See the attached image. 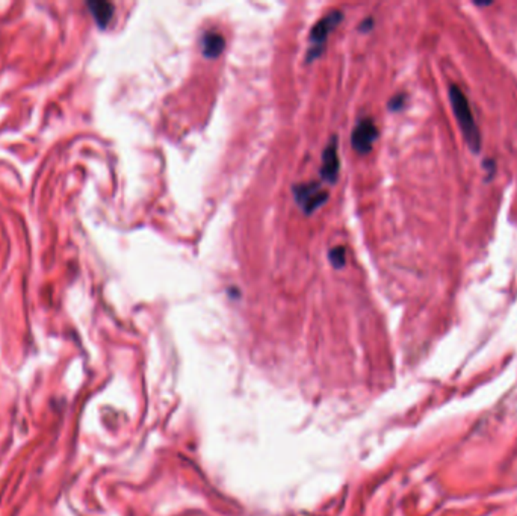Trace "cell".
<instances>
[{
  "label": "cell",
  "mask_w": 517,
  "mask_h": 516,
  "mask_svg": "<svg viewBox=\"0 0 517 516\" xmlns=\"http://www.w3.org/2000/svg\"><path fill=\"white\" fill-rule=\"evenodd\" d=\"M475 5H476V6H490L491 2H476Z\"/></svg>",
  "instance_id": "8fae6325"
},
{
  "label": "cell",
  "mask_w": 517,
  "mask_h": 516,
  "mask_svg": "<svg viewBox=\"0 0 517 516\" xmlns=\"http://www.w3.org/2000/svg\"><path fill=\"white\" fill-rule=\"evenodd\" d=\"M88 8L100 28H106L114 17V5L109 2H88Z\"/></svg>",
  "instance_id": "52a82bcc"
},
{
  "label": "cell",
  "mask_w": 517,
  "mask_h": 516,
  "mask_svg": "<svg viewBox=\"0 0 517 516\" xmlns=\"http://www.w3.org/2000/svg\"><path fill=\"white\" fill-rule=\"evenodd\" d=\"M339 170H341V161H339V153H338V138L333 137L323 153L321 177H323L328 183H334L336 181H338Z\"/></svg>",
  "instance_id": "5b68a950"
},
{
  "label": "cell",
  "mask_w": 517,
  "mask_h": 516,
  "mask_svg": "<svg viewBox=\"0 0 517 516\" xmlns=\"http://www.w3.org/2000/svg\"><path fill=\"white\" fill-rule=\"evenodd\" d=\"M343 19V12L342 11H332L327 15H324L315 26L310 30V47H309V53H307V61L312 62L315 58H318L321 52H323L325 41L328 35H330L333 30L338 28L339 23Z\"/></svg>",
  "instance_id": "7a4b0ae2"
},
{
  "label": "cell",
  "mask_w": 517,
  "mask_h": 516,
  "mask_svg": "<svg viewBox=\"0 0 517 516\" xmlns=\"http://www.w3.org/2000/svg\"><path fill=\"white\" fill-rule=\"evenodd\" d=\"M372 25H374V20L372 19H366V20L362 21V26H360V29H362V30H369L372 28Z\"/></svg>",
  "instance_id": "30bf717a"
},
{
  "label": "cell",
  "mask_w": 517,
  "mask_h": 516,
  "mask_svg": "<svg viewBox=\"0 0 517 516\" xmlns=\"http://www.w3.org/2000/svg\"><path fill=\"white\" fill-rule=\"evenodd\" d=\"M330 262L334 268H343L347 264V250L342 246H338L330 250Z\"/></svg>",
  "instance_id": "ba28073f"
},
{
  "label": "cell",
  "mask_w": 517,
  "mask_h": 516,
  "mask_svg": "<svg viewBox=\"0 0 517 516\" xmlns=\"http://www.w3.org/2000/svg\"><path fill=\"white\" fill-rule=\"evenodd\" d=\"M294 197L304 214H313L328 200V192L319 182L298 183L294 186Z\"/></svg>",
  "instance_id": "3957f363"
},
{
  "label": "cell",
  "mask_w": 517,
  "mask_h": 516,
  "mask_svg": "<svg viewBox=\"0 0 517 516\" xmlns=\"http://www.w3.org/2000/svg\"><path fill=\"white\" fill-rule=\"evenodd\" d=\"M405 103V96H403V94H399V96H395L394 99L390 100L389 103V108L392 109V111H398V109H401Z\"/></svg>",
  "instance_id": "9c48e42d"
},
{
  "label": "cell",
  "mask_w": 517,
  "mask_h": 516,
  "mask_svg": "<svg viewBox=\"0 0 517 516\" xmlns=\"http://www.w3.org/2000/svg\"><path fill=\"white\" fill-rule=\"evenodd\" d=\"M201 47L206 58H218L224 50L225 40L221 34L210 30V32H206L205 37H203Z\"/></svg>",
  "instance_id": "8992f818"
},
{
  "label": "cell",
  "mask_w": 517,
  "mask_h": 516,
  "mask_svg": "<svg viewBox=\"0 0 517 516\" xmlns=\"http://www.w3.org/2000/svg\"><path fill=\"white\" fill-rule=\"evenodd\" d=\"M449 100H451L454 115H456V119H457V124L461 130V134H463L466 139L467 146L471 147V150L474 153H478L481 148L480 128H478V124L475 121V117L471 109V105H469V100L458 85H451L449 87Z\"/></svg>",
  "instance_id": "6da1fadb"
},
{
  "label": "cell",
  "mask_w": 517,
  "mask_h": 516,
  "mask_svg": "<svg viewBox=\"0 0 517 516\" xmlns=\"http://www.w3.org/2000/svg\"><path fill=\"white\" fill-rule=\"evenodd\" d=\"M378 138L377 124L372 119H362L357 124L351 135L352 148L360 155H366L371 152L375 141Z\"/></svg>",
  "instance_id": "277c9868"
}]
</instances>
